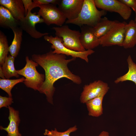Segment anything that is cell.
Returning a JSON list of instances; mask_svg holds the SVG:
<instances>
[{"label": "cell", "instance_id": "1", "mask_svg": "<svg viewBox=\"0 0 136 136\" xmlns=\"http://www.w3.org/2000/svg\"><path fill=\"white\" fill-rule=\"evenodd\" d=\"M52 51L50 50L42 54H33L31 57L45 71V80L38 91L44 94L47 101L53 105V96L55 89L54 84L56 81L65 78L80 84L82 80L79 76L73 73L68 67L69 63L76 58L67 59L65 55L54 53Z\"/></svg>", "mask_w": 136, "mask_h": 136}, {"label": "cell", "instance_id": "2", "mask_svg": "<svg viewBox=\"0 0 136 136\" xmlns=\"http://www.w3.org/2000/svg\"><path fill=\"white\" fill-rule=\"evenodd\" d=\"M106 14V11L97 9L94 0H84L78 17L75 19L67 20L65 23L74 24L80 27L83 25L94 27L99 22L101 17Z\"/></svg>", "mask_w": 136, "mask_h": 136}, {"label": "cell", "instance_id": "3", "mask_svg": "<svg viewBox=\"0 0 136 136\" xmlns=\"http://www.w3.org/2000/svg\"><path fill=\"white\" fill-rule=\"evenodd\" d=\"M25 60V66L17 70V72L19 75L25 77L23 83L27 87L38 91L45 81V76L37 71L36 67L39 65L37 63L29 59L27 56L26 57Z\"/></svg>", "mask_w": 136, "mask_h": 136}, {"label": "cell", "instance_id": "4", "mask_svg": "<svg viewBox=\"0 0 136 136\" xmlns=\"http://www.w3.org/2000/svg\"><path fill=\"white\" fill-rule=\"evenodd\" d=\"M56 36L62 39V44L66 48L71 50L82 52L86 50L82 45L80 41L81 32L79 30H72L67 25L53 27Z\"/></svg>", "mask_w": 136, "mask_h": 136}, {"label": "cell", "instance_id": "5", "mask_svg": "<svg viewBox=\"0 0 136 136\" xmlns=\"http://www.w3.org/2000/svg\"><path fill=\"white\" fill-rule=\"evenodd\" d=\"M44 40L51 44V47L54 49L52 51L54 53L62 54L67 56H71L72 58H79L88 62V56L94 53V51L92 50H89L82 52L76 51L69 49L65 47L62 44L61 39L57 36L53 37L52 35L45 36L44 37Z\"/></svg>", "mask_w": 136, "mask_h": 136}, {"label": "cell", "instance_id": "6", "mask_svg": "<svg viewBox=\"0 0 136 136\" xmlns=\"http://www.w3.org/2000/svg\"><path fill=\"white\" fill-rule=\"evenodd\" d=\"M37 13L42 17L47 25L54 24L59 26L63 25L66 18L56 5L52 4L38 6Z\"/></svg>", "mask_w": 136, "mask_h": 136}, {"label": "cell", "instance_id": "7", "mask_svg": "<svg viewBox=\"0 0 136 136\" xmlns=\"http://www.w3.org/2000/svg\"><path fill=\"white\" fill-rule=\"evenodd\" d=\"M126 23L118 21L105 35L99 38L100 45L103 47L114 45L123 47Z\"/></svg>", "mask_w": 136, "mask_h": 136}, {"label": "cell", "instance_id": "8", "mask_svg": "<svg viewBox=\"0 0 136 136\" xmlns=\"http://www.w3.org/2000/svg\"><path fill=\"white\" fill-rule=\"evenodd\" d=\"M94 1L97 8L106 12L117 13L124 20H128L131 15V9L120 0Z\"/></svg>", "mask_w": 136, "mask_h": 136}, {"label": "cell", "instance_id": "9", "mask_svg": "<svg viewBox=\"0 0 136 136\" xmlns=\"http://www.w3.org/2000/svg\"><path fill=\"white\" fill-rule=\"evenodd\" d=\"M41 16L36 13L29 12L26 16L19 20V27L32 37L35 39L40 38L45 36L48 35V33H41L37 31L35 25L38 23L44 22Z\"/></svg>", "mask_w": 136, "mask_h": 136}, {"label": "cell", "instance_id": "10", "mask_svg": "<svg viewBox=\"0 0 136 136\" xmlns=\"http://www.w3.org/2000/svg\"><path fill=\"white\" fill-rule=\"evenodd\" d=\"M110 88L108 84L101 80L95 81L85 85L80 97L81 102L85 103L87 101L104 93H107Z\"/></svg>", "mask_w": 136, "mask_h": 136}, {"label": "cell", "instance_id": "11", "mask_svg": "<svg viewBox=\"0 0 136 136\" xmlns=\"http://www.w3.org/2000/svg\"><path fill=\"white\" fill-rule=\"evenodd\" d=\"M84 0H60L58 8L67 20L77 18L82 7Z\"/></svg>", "mask_w": 136, "mask_h": 136}, {"label": "cell", "instance_id": "12", "mask_svg": "<svg viewBox=\"0 0 136 136\" xmlns=\"http://www.w3.org/2000/svg\"><path fill=\"white\" fill-rule=\"evenodd\" d=\"M80 28V41L86 50H92L100 45L99 38L95 35L93 27L83 25Z\"/></svg>", "mask_w": 136, "mask_h": 136}, {"label": "cell", "instance_id": "13", "mask_svg": "<svg viewBox=\"0 0 136 136\" xmlns=\"http://www.w3.org/2000/svg\"><path fill=\"white\" fill-rule=\"evenodd\" d=\"M8 108L9 111L8 119L9 123L6 127L1 126L0 129L5 130L7 132V136H22L19 132L18 129L20 121L19 111L15 110L10 106Z\"/></svg>", "mask_w": 136, "mask_h": 136}, {"label": "cell", "instance_id": "14", "mask_svg": "<svg viewBox=\"0 0 136 136\" xmlns=\"http://www.w3.org/2000/svg\"><path fill=\"white\" fill-rule=\"evenodd\" d=\"M0 4L7 8L14 17L19 21L25 16L22 0H0Z\"/></svg>", "mask_w": 136, "mask_h": 136}, {"label": "cell", "instance_id": "15", "mask_svg": "<svg viewBox=\"0 0 136 136\" xmlns=\"http://www.w3.org/2000/svg\"><path fill=\"white\" fill-rule=\"evenodd\" d=\"M136 45V23L131 20L124 27L123 47L125 49L133 48Z\"/></svg>", "mask_w": 136, "mask_h": 136}, {"label": "cell", "instance_id": "16", "mask_svg": "<svg viewBox=\"0 0 136 136\" xmlns=\"http://www.w3.org/2000/svg\"><path fill=\"white\" fill-rule=\"evenodd\" d=\"M19 21L15 19L10 11L3 6H0V26L5 28L13 29L19 27Z\"/></svg>", "mask_w": 136, "mask_h": 136}, {"label": "cell", "instance_id": "17", "mask_svg": "<svg viewBox=\"0 0 136 136\" xmlns=\"http://www.w3.org/2000/svg\"><path fill=\"white\" fill-rule=\"evenodd\" d=\"M106 93H102L85 103L89 116L98 117L103 114V101L104 97Z\"/></svg>", "mask_w": 136, "mask_h": 136}, {"label": "cell", "instance_id": "18", "mask_svg": "<svg viewBox=\"0 0 136 136\" xmlns=\"http://www.w3.org/2000/svg\"><path fill=\"white\" fill-rule=\"evenodd\" d=\"M14 34V37L12 43L9 46L10 55L16 57L19 52L22 40L23 30L18 27L12 29Z\"/></svg>", "mask_w": 136, "mask_h": 136}, {"label": "cell", "instance_id": "19", "mask_svg": "<svg viewBox=\"0 0 136 136\" xmlns=\"http://www.w3.org/2000/svg\"><path fill=\"white\" fill-rule=\"evenodd\" d=\"M117 21L110 20L106 17L102 18L99 22L93 27L95 35L99 38L103 36Z\"/></svg>", "mask_w": 136, "mask_h": 136}, {"label": "cell", "instance_id": "20", "mask_svg": "<svg viewBox=\"0 0 136 136\" xmlns=\"http://www.w3.org/2000/svg\"><path fill=\"white\" fill-rule=\"evenodd\" d=\"M128 66V71L124 75L117 78L114 83L117 84L120 82L129 81L133 82L136 85V64L133 61L130 55L127 59Z\"/></svg>", "mask_w": 136, "mask_h": 136}, {"label": "cell", "instance_id": "21", "mask_svg": "<svg viewBox=\"0 0 136 136\" xmlns=\"http://www.w3.org/2000/svg\"><path fill=\"white\" fill-rule=\"evenodd\" d=\"M15 58L9 55L6 58L2 66H0V68L6 79H9L13 77L17 78L19 77V75L14 66Z\"/></svg>", "mask_w": 136, "mask_h": 136}, {"label": "cell", "instance_id": "22", "mask_svg": "<svg viewBox=\"0 0 136 136\" xmlns=\"http://www.w3.org/2000/svg\"><path fill=\"white\" fill-rule=\"evenodd\" d=\"M25 78L22 77L16 79H0V88L6 92L9 97H12L11 91L13 87L18 83L23 82Z\"/></svg>", "mask_w": 136, "mask_h": 136}, {"label": "cell", "instance_id": "23", "mask_svg": "<svg viewBox=\"0 0 136 136\" xmlns=\"http://www.w3.org/2000/svg\"><path fill=\"white\" fill-rule=\"evenodd\" d=\"M9 46L6 36L2 31H0V65L2 66L8 56Z\"/></svg>", "mask_w": 136, "mask_h": 136}, {"label": "cell", "instance_id": "24", "mask_svg": "<svg viewBox=\"0 0 136 136\" xmlns=\"http://www.w3.org/2000/svg\"><path fill=\"white\" fill-rule=\"evenodd\" d=\"M77 128L76 125L71 127L66 131L62 132L58 131L56 128L54 130H49L46 129L44 134L47 136H70L71 133L76 131Z\"/></svg>", "mask_w": 136, "mask_h": 136}, {"label": "cell", "instance_id": "25", "mask_svg": "<svg viewBox=\"0 0 136 136\" xmlns=\"http://www.w3.org/2000/svg\"><path fill=\"white\" fill-rule=\"evenodd\" d=\"M12 97H7L0 96V108L3 107L8 108L13 102Z\"/></svg>", "mask_w": 136, "mask_h": 136}, {"label": "cell", "instance_id": "26", "mask_svg": "<svg viewBox=\"0 0 136 136\" xmlns=\"http://www.w3.org/2000/svg\"><path fill=\"white\" fill-rule=\"evenodd\" d=\"M33 2L38 6L52 4L55 5H58L60 0H33Z\"/></svg>", "mask_w": 136, "mask_h": 136}, {"label": "cell", "instance_id": "27", "mask_svg": "<svg viewBox=\"0 0 136 136\" xmlns=\"http://www.w3.org/2000/svg\"><path fill=\"white\" fill-rule=\"evenodd\" d=\"M131 9H132L136 14V0H120Z\"/></svg>", "mask_w": 136, "mask_h": 136}, {"label": "cell", "instance_id": "28", "mask_svg": "<svg viewBox=\"0 0 136 136\" xmlns=\"http://www.w3.org/2000/svg\"><path fill=\"white\" fill-rule=\"evenodd\" d=\"M25 10V16L27 15L29 7L32 3L31 0H22Z\"/></svg>", "mask_w": 136, "mask_h": 136}, {"label": "cell", "instance_id": "29", "mask_svg": "<svg viewBox=\"0 0 136 136\" xmlns=\"http://www.w3.org/2000/svg\"><path fill=\"white\" fill-rule=\"evenodd\" d=\"M98 136H110L109 133L106 131H102Z\"/></svg>", "mask_w": 136, "mask_h": 136}, {"label": "cell", "instance_id": "30", "mask_svg": "<svg viewBox=\"0 0 136 136\" xmlns=\"http://www.w3.org/2000/svg\"><path fill=\"white\" fill-rule=\"evenodd\" d=\"M134 21L136 23V14H135V19L134 20Z\"/></svg>", "mask_w": 136, "mask_h": 136}]
</instances>
